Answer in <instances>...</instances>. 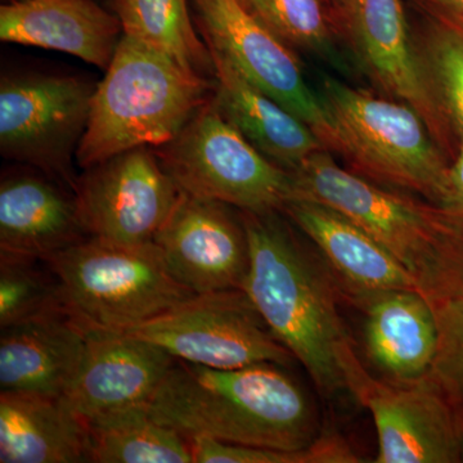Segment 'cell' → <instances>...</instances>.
<instances>
[{
	"mask_svg": "<svg viewBox=\"0 0 463 463\" xmlns=\"http://www.w3.org/2000/svg\"><path fill=\"white\" fill-rule=\"evenodd\" d=\"M0 462H90L87 425L62 397L2 392Z\"/></svg>",
	"mask_w": 463,
	"mask_h": 463,
	"instance_id": "cell-22",
	"label": "cell"
},
{
	"mask_svg": "<svg viewBox=\"0 0 463 463\" xmlns=\"http://www.w3.org/2000/svg\"><path fill=\"white\" fill-rule=\"evenodd\" d=\"M426 57L439 108L463 146V30L443 20L432 33Z\"/></svg>",
	"mask_w": 463,
	"mask_h": 463,
	"instance_id": "cell-29",
	"label": "cell"
},
{
	"mask_svg": "<svg viewBox=\"0 0 463 463\" xmlns=\"http://www.w3.org/2000/svg\"><path fill=\"white\" fill-rule=\"evenodd\" d=\"M250 265L242 289L326 397L361 401L373 377L353 349L327 279L274 213L242 212Z\"/></svg>",
	"mask_w": 463,
	"mask_h": 463,
	"instance_id": "cell-1",
	"label": "cell"
},
{
	"mask_svg": "<svg viewBox=\"0 0 463 463\" xmlns=\"http://www.w3.org/2000/svg\"><path fill=\"white\" fill-rule=\"evenodd\" d=\"M282 212L315 243L356 304L389 291H421L416 277L388 249L330 207L294 199Z\"/></svg>",
	"mask_w": 463,
	"mask_h": 463,
	"instance_id": "cell-17",
	"label": "cell"
},
{
	"mask_svg": "<svg viewBox=\"0 0 463 463\" xmlns=\"http://www.w3.org/2000/svg\"><path fill=\"white\" fill-rule=\"evenodd\" d=\"M90 462L194 463L190 440L149 413L133 408L85 423Z\"/></svg>",
	"mask_w": 463,
	"mask_h": 463,
	"instance_id": "cell-24",
	"label": "cell"
},
{
	"mask_svg": "<svg viewBox=\"0 0 463 463\" xmlns=\"http://www.w3.org/2000/svg\"><path fill=\"white\" fill-rule=\"evenodd\" d=\"M63 306L87 327L123 331L196 297L155 242L125 245L87 237L47 259Z\"/></svg>",
	"mask_w": 463,
	"mask_h": 463,
	"instance_id": "cell-4",
	"label": "cell"
},
{
	"mask_svg": "<svg viewBox=\"0 0 463 463\" xmlns=\"http://www.w3.org/2000/svg\"><path fill=\"white\" fill-rule=\"evenodd\" d=\"M281 365L216 370L176 361L148 404L155 420L187 439L301 450L316 438V417Z\"/></svg>",
	"mask_w": 463,
	"mask_h": 463,
	"instance_id": "cell-2",
	"label": "cell"
},
{
	"mask_svg": "<svg viewBox=\"0 0 463 463\" xmlns=\"http://www.w3.org/2000/svg\"><path fill=\"white\" fill-rule=\"evenodd\" d=\"M365 349L371 361L394 383L428 377L438 349V328L421 291L399 289L362 304Z\"/></svg>",
	"mask_w": 463,
	"mask_h": 463,
	"instance_id": "cell-21",
	"label": "cell"
},
{
	"mask_svg": "<svg viewBox=\"0 0 463 463\" xmlns=\"http://www.w3.org/2000/svg\"><path fill=\"white\" fill-rule=\"evenodd\" d=\"M335 3H337V5H341V7L344 8V5H345L346 0H334Z\"/></svg>",
	"mask_w": 463,
	"mask_h": 463,
	"instance_id": "cell-33",
	"label": "cell"
},
{
	"mask_svg": "<svg viewBox=\"0 0 463 463\" xmlns=\"http://www.w3.org/2000/svg\"><path fill=\"white\" fill-rule=\"evenodd\" d=\"M194 463H353L358 457L336 435L317 438L301 450L241 446L209 438L190 439Z\"/></svg>",
	"mask_w": 463,
	"mask_h": 463,
	"instance_id": "cell-28",
	"label": "cell"
},
{
	"mask_svg": "<svg viewBox=\"0 0 463 463\" xmlns=\"http://www.w3.org/2000/svg\"><path fill=\"white\" fill-rule=\"evenodd\" d=\"M85 170L74 192L90 237L125 245L154 242L183 194L149 147L130 149Z\"/></svg>",
	"mask_w": 463,
	"mask_h": 463,
	"instance_id": "cell-10",
	"label": "cell"
},
{
	"mask_svg": "<svg viewBox=\"0 0 463 463\" xmlns=\"http://www.w3.org/2000/svg\"><path fill=\"white\" fill-rule=\"evenodd\" d=\"M207 44L223 54L243 78L306 121L326 147L334 129L321 94L307 83L291 50L240 0H194Z\"/></svg>",
	"mask_w": 463,
	"mask_h": 463,
	"instance_id": "cell-11",
	"label": "cell"
},
{
	"mask_svg": "<svg viewBox=\"0 0 463 463\" xmlns=\"http://www.w3.org/2000/svg\"><path fill=\"white\" fill-rule=\"evenodd\" d=\"M346 18L368 69L381 87L422 116L439 145L449 129L425 65L414 53L402 0H346Z\"/></svg>",
	"mask_w": 463,
	"mask_h": 463,
	"instance_id": "cell-15",
	"label": "cell"
},
{
	"mask_svg": "<svg viewBox=\"0 0 463 463\" xmlns=\"http://www.w3.org/2000/svg\"><path fill=\"white\" fill-rule=\"evenodd\" d=\"M240 2L242 3L243 7L249 9V0H240Z\"/></svg>",
	"mask_w": 463,
	"mask_h": 463,
	"instance_id": "cell-34",
	"label": "cell"
},
{
	"mask_svg": "<svg viewBox=\"0 0 463 463\" xmlns=\"http://www.w3.org/2000/svg\"><path fill=\"white\" fill-rule=\"evenodd\" d=\"M185 194L241 212L268 214L294 199V176L264 156L212 99L174 141L156 151Z\"/></svg>",
	"mask_w": 463,
	"mask_h": 463,
	"instance_id": "cell-6",
	"label": "cell"
},
{
	"mask_svg": "<svg viewBox=\"0 0 463 463\" xmlns=\"http://www.w3.org/2000/svg\"><path fill=\"white\" fill-rule=\"evenodd\" d=\"M438 328V349L428 379L453 408L463 410V252L447 240L446 248L421 279Z\"/></svg>",
	"mask_w": 463,
	"mask_h": 463,
	"instance_id": "cell-23",
	"label": "cell"
},
{
	"mask_svg": "<svg viewBox=\"0 0 463 463\" xmlns=\"http://www.w3.org/2000/svg\"><path fill=\"white\" fill-rule=\"evenodd\" d=\"M249 11L281 41L318 54L339 71L349 70L319 0H249Z\"/></svg>",
	"mask_w": 463,
	"mask_h": 463,
	"instance_id": "cell-27",
	"label": "cell"
},
{
	"mask_svg": "<svg viewBox=\"0 0 463 463\" xmlns=\"http://www.w3.org/2000/svg\"><path fill=\"white\" fill-rule=\"evenodd\" d=\"M209 50L219 111L265 157L294 173L307 157L325 151V143L306 121L250 83L223 54L210 45Z\"/></svg>",
	"mask_w": 463,
	"mask_h": 463,
	"instance_id": "cell-19",
	"label": "cell"
},
{
	"mask_svg": "<svg viewBox=\"0 0 463 463\" xmlns=\"http://www.w3.org/2000/svg\"><path fill=\"white\" fill-rule=\"evenodd\" d=\"M58 309L66 307L47 260L0 250V328Z\"/></svg>",
	"mask_w": 463,
	"mask_h": 463,
	"instance_id": "cell-26",
	"label": "cell"
},
{
	"mask_svg": "<svg viewBox=\"0 0 463 463\" xmlns=\"http://www.w3.org/2000/svg\"><path fill=\"white\" fill-rule=\"evenodd\" d=\"M87 326L66 309L2 328L0 390L63 397L83 362Z\"/></svg>",
	"mask_w": 463,
	"mask_h": 463,
	"instance_id": "cell-16",
	"label": "cell"
},
{
	"mask_svg": "<svg viewBox=\"0 0 463 463\" xmlns=\"http://www.w3.org/2000/svg\"><path fill=\"white\" fill-rule=\"evenodd\" d=\"M431 2L443 9V18L463 21V0H431Z\"/></svg>",
	"mask_w": 463,
	"mask_h": 463,
	"instance_id": "cell-31",
	"label": "cell"
},
{
	"mask_svg": "<svg viewBox=\"0 0 463 463\" xmlns=\"http://www.w3.org/2000/svg\"><path fill=\"white\" fill-rule=\"evenodd\" d=\"M359 403L377 437V463H453L463 456V431L453 405L428 377L413 383L373 380Z\"/></svg>",
	"mask_w": 463,
	"mask_h": 463,
	"instance_id": "cell-14",
	"label": "cell"
},
{
	"mask_svg": "<svg viewBox=\"0 0 463 463\" xmlns=\"http://www.w3.org/2000/svg\"><path fill=\"white\" fill-rule=\"evenodd\" d=\"M321 96L335 149L380 181L416 192L429 203L437 199L450 163L416 109L332 78L326 79Z\"/></svg>",
	"mask_w": 463,
	"mask_h": 463,
	"instance_id": "cell-5",
	"label": "cell"
},
{
	"mask_svg": "<svg viewBox=\"0 0 463 463\" xmlns=\"http://www.w3.org/2000/svg\"><path fill=\"white\" fill-rule=\"evenodd\" d=\"M123 35L173 57L205 75L214 71L209 45L192 26L187 0H116Z\"/></svg>",
	"mask_w": 463,
	"mask_h": 463,
	"instance_id": "cell-25",
	"label": "cell"
},
{
	"mask_svg": "<svg viewBox=\"0 0 463 463\" xmlns=\"http://www.w3.org/2000/svg\"><path fill=\"white\" fill-rule=\"evenodd\" d=\"M123 27L91 0H14L0 7V39L63 52L108 70Z\"/></svg>",
	"mask_w": 463,
	"mask_h": 463,
	"instance_id": "cell-18",
	"label": "cell"
},
{
	"mask_svg": "<svg viewBox=\"0 0 463 463\" xmlns=\"http://www.w3.org/2000/svg\"><path fill=\"white\" fill-rule=\"evenodd\" d=\"M94 90L96 85L79 76H3V157L38 167L75 191L72 157L87 129Z\"/></svg>",
	"mask_w": 463,
	"mask_h": 463,
	"instance_id": "cell-8",
	"label": "cell"
},
{
	"mask_svg": "<svg viewBox=\"0 0 463 463\" xmlns=\"http://www.w3.org/2000/svg\"><path fill=\"white\" fill-rule=\"evenodd\" d=\"M75 197L41 176L21 174L0 184V250L50 259L87 239Z\"/></svg>",
	"mask_w": 463,
	"mask_h": 463,
	"instance_id": "cell-20",
	"label": "cell"
},
{
	"mask_svg": "<svg viewBox=\"0 0 463 463\" xmlns=\"http://www.w3.org/2000/svg\"><path fill=\"white\" fill-rule=\"evenodd\" d=\"M430 203L447 240L463 252V146L450 163L443 190Z\"/></svg>",
	"mask_w": 463,
	"mask_h": 463,
	"instance_id": "cell-30",
	"label": "cell"
},
{
	"mask_svg": "<svg viewBox=\"0 0 463 463\" xmlns=\"http://www.w3.org/2000/svg\"><path fill=\"white\" fill-rule=\"evenodd\" d=\"M176 361L128 332L87 327L83 362L63 401L85 423L148 407Z\"/></svg>",
	"mask_w": 463,
	"mask_h": 463,
	"instance_id": "cell-13",
	"label": "cell"
},
{
	"mask_svg": "<svg viewBox=\"0 0 463 463\" xmlns=\"http://www.w3.org/2000/svg\"><path fill=\"white\" fill-rule=\"evenodd\" d=\"M292 176L294 199L313 201L345 216L388 249L419 283L446 248V234L430 203L381 190L337 165L326 149L307 157Z\"/></svg>",
	"mask_w": 463,
	"mask_h": 463,
	"instance_id": "cell-7",
	"label": "cell"
},
{
	"mask_svg": "<svg viewBox=\"0 0 463 463\" xmlns=\"http://www.w3.org/2000/svg\"><path fill=\"white\" fill-rule=\"evenodd\" d=\"M123 331L163 347L179 361L216 370L259 364L282 367L294 356L277 340L243 289L196 295Z\"/></svg>",
	"mask_w": 463,
	"mask_h": 463,
	"instance_id": "cell-9",
	"label": "cell"
},
{
	"mask_svg": "<svg viewBox=\"0 0 463 463\" xmlns=\"http://www.w3.org/2000/svg\"><path fill=\"white\" fill-rule=\"evenodd\" d=\"M205 75L121 36L105 78L96 85L87 129L76 151L83 169L141 147L174 141L206 103Z\"/></svg>",
	"mask_w": 463,
	"mask_h": 463,
	"instance_id": "cell-3",
	"label": "cell"
},
{
	"mask_svg": "<svg viewBox=\"0 0 463 463\" xmlns=\"http://www.w3.org/2000/svg\"><path fill=\"white\" fill-rule=\"evenodd\" d=\"M443 20H446L448 21V23L453 24V25L459 27V29L463 30V21L448 20V18H443Z\"/></svg>",
	"mask_w": 463,
	"mask_h": 463,
	"instance_id": "cell-32",
	"label": "cell"
},
{
	"mask_svg": "<svg viewBox=\"0 0 463 463\" xmlns=\"http://www.w3.org/2000/svg\"><path fill=\"white\" fill-rule=\"evenodd\" d=\"M231 205L183 192L155 237L173 276L194 294L242 289L249 272L248 234Z\"/></svg>",
	"mask_w": 463,
	"mask_h": 463,
	"instance_id": "cell-12",
	"label": "cell"
}]
</instances>
